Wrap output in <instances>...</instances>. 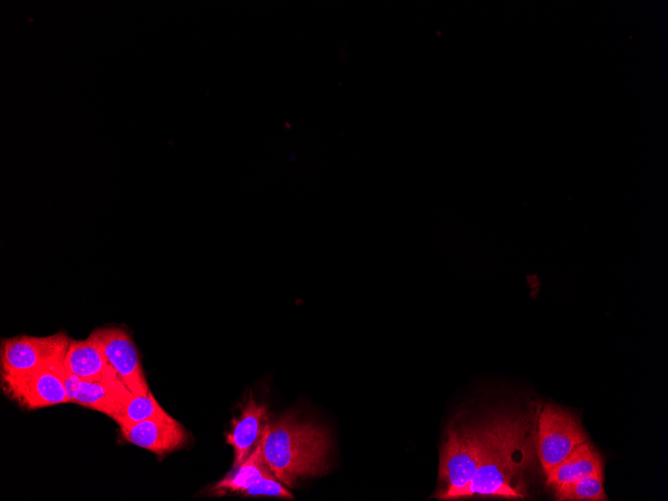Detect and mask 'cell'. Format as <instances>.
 Wrapping results in <instances>:
<instances>
[{"mask_svg":"<svg viewBox=\"0 0 668 501\" xmlns=\"http://www.w3.org/2000/svg\"><path fill=\"white\" fill-rule=\"evenodd\" d=\"M538 413L503 410L483 419L481 461L460 499L525 498L526 476L537 459Z\"/></svg>","mask_w":668,"mask_h":501,"instance_id":"obj_1","label":"cell"},{"mask_svg":"<svg viewBox=\"0 0 668 501\" xmlns=\"http://www.w3.org/2000/svg\"><path fill=\"white\" fill-rule=\"evenodd\" d=\"M262 455L272 474L286 486L301 477L317 476L328 468L330 435L324 427L285 414L269 422L261 440Z\"/></svg>","mask_w":668,"mask_h":501,"instance_id":"obj_2","label":"cell"},{"mask_svg":"<svg viewBox=\"0 0 668 501\" xmlns=\"http://www.w3.org/2000/svg\"><path fill=\"white\" fill-rule=\"evenodd\" d=\"M483 432V420L453 422L449 426L440 455L439 489L435 494L436 498L460 499L478 470Z\"/></svg>","mask_w":668,"mask_h":501,"instance_id":"obj_3","label":"cell"},{"mask_svg":"<svg viewBox=\"0 0 668 501\" xmlns=\"http://www.w3.org/2000/svg\"><path fill=\"white\" fill-rule=\"evenodd\" d=\"M586 441L587 435L572 413L553 404L538 413L536 452L545 474Z\"/></svg>","mask_w":668,"mask_h":501,"instance_id":"obj_4","label":"cell"},{"mask_svg":"<svg viewBox=\"0 0 668 501\" xmlns=\"http://www.w3.org/2000/svg\"><path fill=\"white\" fill-rule=\"evenodd\" d=\"M70 342L71 338L63 331L43 337L19 335L3 339L1 379L27 374L64 359Z\"/></svg>","mask_w":668,"mask_h":501,"instance_id":"obj_5","label":"cell"},{"mask_svg":"<svg viewBox=\"0 0 668 501\" xmlns=\"http://www.w3.org/2000/svg\"><path fill=\"white\" fill-rule=\"evenodd\" d=\"M64 359L54 361L36 371L1 379L7 396L27 409L69 403Z\"/></svg>","mask_w":668,"mask_h":501,"instance_id":"obj_6","label":"cell"},{"mask_svg":"<svg viewBox=\"0 0 668 501\" xmlns=\"http://www.w3.org/2000/svg\"><path fill=\"white\" fill-rule=\"evenodd\" d=\"M90 336L99 344L108 364L131 393L150 391L138 350L126 330L101 327L93 330Z\"/></svg>","mask_w":668,"mask_h":501,"instance_id":"obj_7","label":"cell"},{"mask_svg":"<svg viewBox=\"0 0 668 501\" xmlns=\"http://www.w3.org/2000/svg\"><path fill=\"white\" fill-rule=\"evenodd\" d=\"M122 436L133 445L163 455L181 448L187 441L183 426L166 412L141 422L120 427Z\"/></svg>","mask_w":668,"mask_h":501,"instance_id":"obj_8","label":"cell"},{"mask_svg":"<svg viewBox=\"0 0 668 501\" xmlns=\"http://www.w3.org/2000/svg\"><path fill=\"white\" fill-rule=\"evenodd\" d=\"M65 387L70 403L99 411L110 418L132 393L119 380H84L66 373Z\"/></svg>","mask_w":668,"mask_h":501,"instance_id":"obj_9","label":"cell"},{"mask_svg":"<svg viewBox=\"0 0 668 501\" xmlns=\"http://www.w3.org/2000/svg\"><path fill=\"white\" fill-rule=\"evenodd\" d=\"M269 424L268 410L264 404L250 400L241 416L233 422L227 443L234 449L233 468L239 466L261 442Z\"/></svg>","mask_w":668,"mask_h":501,"instance_id":"obj_10","label":"cell"},{"mask_svg":"<svg viewBox=\"0 0 668 501\" xmlns=\"http://www.w3.org/2000/svg\"><path fill=\"white\" fill-rule=\"evenodd\" d=\"M67 372L84 380L119 379L108 364L99 344L89 335L83 340H73L64 356Z\"/></svg>","mask_w":668,"mask_h":501,"instance_id":"obj_11","label":"cell"},{"mask_svg":"<svg viewBox=\"0 0 668 501\" xmlns=\"http://www.w3.org/2000/svg\"><path fill=\"white\" fill-rule=\"evenodd\" d=\"M602 468V457L596 448L586 441L545 474L546 484L554 491Z\"/></svg>","mask_w":668,"mask_h":501,"instance_id":"obj_12","label":"cell"},{"mask_svg":"<svg viewBox=\"0 0 668 501\" xmlns=\"http://www.w3.org/2000/svg\"><path fill=\"white\" fill-rule=\"evenodd\" d=\"M270 469L262 455L261 442L239 466L220 480L211 491L214 494L239 493L245 495Z\"/></svg>","mask_w":668,"mask_h":501,"instance_id":"obj_13","label":"cell"},{"mask_svg":"<svg viewBox=\"0 0 668 501\" xmlns=\"http://www.w3.org/2000/svg\"><path fill=\"white\" fill-rule=\"evenodd\" d=\"M166 412L157 402L151 391L143 394H131L120 405L113 416L119 427L129 426Z\"/></svg>","mask_w":668,"mask_h":501,"instance_id":"obj_14","label":"cell"},{"mask_svg":"<svg viewBox=\"0 0 668 501\" xmlns=\"http://www.w3.org/2000/svg\"><path fill=\"white\" fill-rule=\"evenodd\" d=\"M559 501H604L607 496L603 489V468L584 476L572 483L562 485L554 490Z\"/></svg>","mask_w":668,"mask_h":501,"instance_id":"obj_15","label":"cell"}]
</instances>
